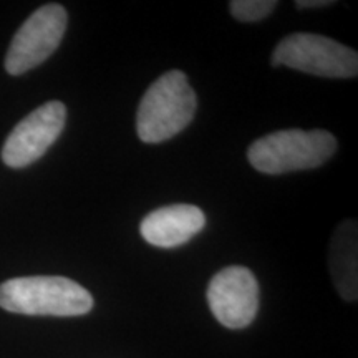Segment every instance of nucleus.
<instances>
[{
    "label": "nucleus",
    "instance_id": "f257e3e1",
    "mask_svg": "<svg viewBox=\"0 0 358 358\" xmlns=\"http://www.w3.org/2000/svg\"><path fill=\"white\" fill-rule=\"evenodd\" d=\"M0 307L20 315L80 317L92 310L93 297L66 277H15L0 284Z\"/></svg>",
    "mask_w": 358,
    "mask_h": 358
},
{
    "label": "nucleus",
    "instance_id": "20e7f679",
    "mask_svg": "<svg viewBox=\"0 0 358 358\" xmlns=\"http://www.w3.org/2000/svg\"><path fill=\"white\" fill-rule=\"evenodd\" d=\"M271 64L315 77L355 78L358 53L324 35L301 32L280 40L272 53Z\"/></svg>",
    "mask_w": 358,
    "mask_h": 358
},
{
    "label": "nucleus",
    "instance_id": "7ed1b4c3",
    "mask_svg": "<svg viewBox=\"0 0 358 358\" xmlns=\"http://www.w3.org/2000/svg\"><path fill=\"white\" fill-rule=\"evenodd\" d=\"M337 151V140L324 129H282L249 146L248 159L264 174H285L319 168Z\"/></svg>",
    "mask_w": 358,
    "mask_h": 358
},
{
    "label": "nucleus",
    "instance_id": "f03ea898",
    "mask_svg": "<svg viewBox=\"0 0 358 358\" xmlns=\"http://www.w3.org/2000/svg\"><path fill=\"white\" fill-rule=\"evenodd\" d=\"M196 93L181 70L163 73L151 83L138 106L136 133L143 143L171 140L194 120Z\"/></svg>",
    "mask_w": 358,
    "mask_h": 358
},
{
    "label": "nucleus",
    "instance_id": "0eeeda50",
    "mask_svg": "<svg viewBox=\"0 0 358 358\" xmlns=\"http://www.w3.org/2000/svg\"><path fill=\"white\" fill-rule=\"evenodd\" d=\"M259 282L248 267L231 266L209 282L208 303L226 329L239 330L252 324L259 310Z\"/></svg>",
    "mask_w": 358,
    "mask_h": 358
},
{
    "label": "nucleus",
    "instance_id": "1a4fd4ad",
    "mask_svg": "<svg viewBox=\"0 0 358 358\" xmlns=\"http://www.w3.org/2000/svg\"><path fill=\"white\" fill-rule=\"evenodd\" d=\"M329 257L335 289L347 302H355L358 295V227L355 219H347L334 231Z\"/></svg>",
    "mask_w": 358,
    "mask_h": 358
},
{
    "label": "nucleus",
    "instance_id": "9b49d317",
    "mask_svg": "<svg viewBox=\"0 0 358 358\" xmlns=\"http://www.w3.org/2000/svg\"><path fill=\"white\" fill-rule=\"evenodd\" d=\"M332 3V0H299V2H295V6H297V8H317L329 7Z\"/></svg>",
    "mask_w": 358,
    "mask_h": 358
},
{
    "label": "nucleus",
    "instance_id": "423d86ee",
    "mask_svg": "<svg viewBox=\"0 0 358 358\" xmlns=\"http://www.w3.org/2000/svg\"><path fill=\"white\" fill-rule=\"evenodd\" d=\"M66 108L62 101H48L27 115L8 134L2 161L8 168H25L47 153L65 128Z\"/></svg>",
    "mask_w": 358,
    "mask_h": 358
},
{
    "label": "nucleus",
    "instance_id": "6e6552de",
    "mask_svg": "<svg viewBox=\"0 0 358 358\" xmlns=\"http://www.w3.org/2000/svg\"><path fill=\"white\" fill-rule=\"evenodd\" d=\"M206 226V216L198 206L171 204L150 213L140 224V232L148 244L173 249L189 243Z\"/></svg>",
    "mask_w": 358,
    "mask_h": 358
},
{
    "label": "nucleus",
    "instance_id": "39448f33",
    "mask_svg": "<svg viewBox=\"0 0 358 358\" xmlns=\"http://www.w3.org/2000/svg\"><path fill=\"white\" fill-rule=\"evenodd\" d=\"M69 13L58 3L40 7L13 35L6 55V70L22 75L43 64L57 50L64 38Z\"/></svg>",
    "mask_w": 358,
    "mask_h": 358
},
{
    "label": "nucleus",
    "instance_id": "9d476101",
    "mask_svg": "<svg viewBox=\"0 0 358 358\" xmlns=\"http://www.w3.org/2000/svg\"><path fill=\"white\" fill-rule=\"evenodd\" d=\"M275 0H234L229 3L231 15L239 22H259L275 10Z\"/></svg>",
    "mask_w": 358,
    "mask_h": 358
}]
</instances>
